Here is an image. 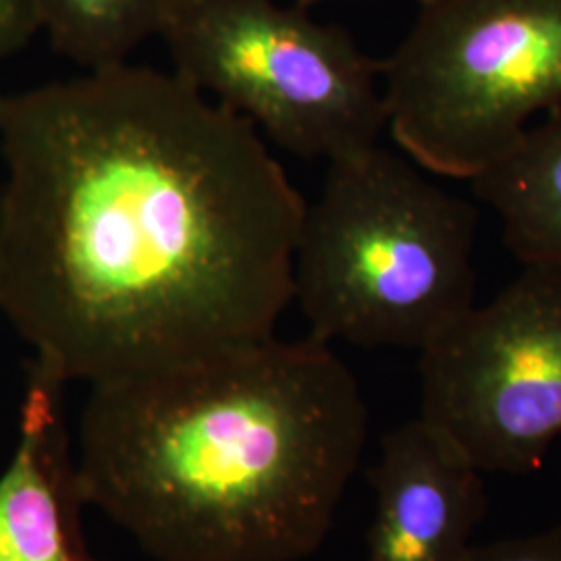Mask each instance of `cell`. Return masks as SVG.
I'll return each mask as SVG.
<instances>
[{
  "instance_id": "1",
  "label": "cell",
  "mask_w": 561,
  "mask_h": 561,
  "mask_svg": "<svg viewBox=\"0 0 561 561\" xmlns=\"http://www.w3.org/2000/svg\"><path fill=\"white\" fill-rule=\"evenodd\" d=\"M0 314L69 382L275 335L306 202L261 134L119 62L2 94Z\"/></svg>"
},
{
  "instance_id": "14",
  "label": "cell",
  "mask_w": 561,
  "mask_h": 561,
  "mask_svg": "<svg viewBox=\"0 0 561 561\" xmlns=\"http://www.w3.org/2000/svg\"><path fill=\"white\" fill-rule=\"evenodd\" d=\"M0 102H2V92H0ZM0 229H2V180H0Z\"/></svg>"
},
{
  "instance_id": "9",
  "label": "cell",
  "mask_w": 561,
  "mask_h": 561,
  "mask_svg": "<svg viewBox=\"0 0 561 561\" xmlns=\"http://www.w3.org/2000/svg\"><path fill=\"white\" fill-rule=\"evenodd\" d=\"M502 221L505 245L528 266L561 268V111L530 125L502 159L470 180Z\"/></svg>"
},
{
  "instance_id": "3",
  "label": "cell",
  "mask_w": 561,
  "mask_h": 561,
  "mask_svg": "<svg viewBox=\"0 0 561 561\" xmlns=\"http://www.w3.org/2000/svg\"><path fill=\"white\" fill-rule=\"evenodd\" d=\"M381 144L327 162L294 250L317 340L426 350L477 304L479 213Z\"/></svg>"
},
{
  "instance_id": "5",
  "label": "cell",
  "mask_w": 561,
  "mask_h": 561,
  "mask_svg": "<svg viewBox=\"0 0 561 561\" xmlns=\"http://www.w3.org/2000/svg\"><path fill=\"white\" fill-rule=\"evenodd\" d=\"M173 71L280 150L333 162L387 129L381 60L277 0H178L161 36Z\"/></svg>"
},
{
  "instance_id": "12",
  "label": "cell",
  "mask_w": 561,
  "mask_h": 561,
  "mask_svg": "<svg viewBox=\"0 0 561 561\" xmlns=\"http://www.w3.org/2000/svg\"><path fill=\"white\" fill-rule=\"evenodd\" d=\"M38 32L34 0H0V60L20 53Z\"/></svg>"
},
{
  "instance_id": "6",
  "label": "cell",
  "mask_w": 561,
  "mask_h": 561,
  "mask_svg": "<svg viewBox=\"0 0 561 561\" xmlns=\"http://www.w3.org/2000/svg\"><path fill=\"white\" fill-rule=\"evenodd\" d=\"M421 419L482 474L539 470L561 435V268L524 266L421 352Z\"/></svg>"
},
{
  "instance_id": "11",
  "label": "cell",
  "mask_w": 561,
  "mask_h": 561,
  "mask_svg": "<svg viewBox=\"0 0 561 561\" xmlns=\"http://www.w3.org/2000/svg\"><path fill=\"white\" fill-rule=\"evenodd\" d=\"M466 561H561V526L520 539L474 545Z\"/></svg>"
},
{
  "instance_id": "10",
  "label": "cell",
  "mask_w": 561,
  "mask_h": 561,
  "mask_svg": "<svg viewBox=\"0 0 561 561\" xmlns=\"http://www.w3.org/2000/svg\"><path fill=\"white\" fill-rule=\"evenodd\" d=\"M53 48L81 69L127 62L161 36L178 0H34Z\"/></svg>"
},
{
  "instance_id": "2",
  "label": "cell",
  "mask_w": 561,
  "mask_h": 561,
  "mask_svg": "<svg viewBox=\"0 0 561 561\" xmlns=\"http://www.w3.org/2000/svg\"><path fill=\"white\" fill-rule=\"evenodd\" d=\"M368 405L331 343L250 341L90 385L88 505L157 561H301L360 466Z\"/></svg>"
},
{
  "instance_id": "13",
  "label": "cell",
  "mask_w": 561,
  "mask_h": 561,
  "mask_svg": "<svg viewBox=\"0 0 561 561\" xmlns=\"http://www.w3.org/2000/svg\"><path fill=\"white\" fill-rule=\"evenodd\" d=\"M319 2H327V0H298V4L306 7V9H308V7H312V4H319ZM416 2L421 4V2H424V0H416Z\"/></svg>"
},
{
  "instance_id": "7",
  "label": "cell",
  "mask_w": 561,
  "mask_h": 561,
  "mask_svg": "<svg viewBox=\"0 0 561 561\" xmlns=\"http://www.w3.org/2000/svg\"><path fill=\"white\" fill-rule=\"evenodd\" d=\"M368 561H466L486 516L482 472L421 416L389 431L368 470Z\"/></svg>"
},
{
  "instance_id": "8",
  "label": "cell",
  "mask_w": 561,
  "mask_h": 561,
  "mask_svg": "<svg viewBox=\"0 0 561 561\" xmlns=\"http://www.w3.org/2000/svg\"><path fill=\"white\" fill-rule=\"evenodd\" d=\"M67 387L50 364L27 362L18 445L0 474V561H101L83 533Z\"/></svg>"
},
{
  "instance_id": "4",
  "label": "cell",
  "mask_w": 561,
  "mask_h": 561,
  "mask_svg": "<svg viewBox=\"0 0 561 561\" xmlns=\"http://www.w3.org/2000/svg\"><path fill=\"white\" fill-rule=\"evenodd\" d=\"M381 60L387 129L401 152L454 180L500 161L561 108V0H424Z\"/></svg>"
}]
</instances>
